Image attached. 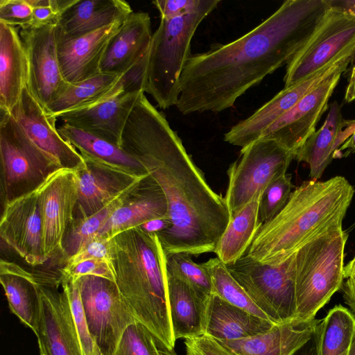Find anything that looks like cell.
<instances>
[{
	"label": "cell",
	"mask_w": 355,
	"mask_h": 355,
	"mask_svg": "<svg viewBox=\"0 0 355 355\" xmlns=\"http://www.w3.org/2000/svg\"><path fill=\"white\" fill-rule=\"evenodd\" d=\"M89 330L103 355H115L126 329L137 320L116 284L96 276L77 282Z\"/></svg>",
	"instance_id": "cell-9"
},
{
	"label": "cell",
	"mask_w": 355,
	"mask_h": 355,
	"mask_svg": "<svg viewBox=\"0 0 355 355\" xmlns=\"http://www.w3.org/2000/svg\"><path fill=\"white\" fill-rule=\"evenodd\" d=\"M120 76L99 73L85 80L69 83L66 88L44 109L51 115H56L94 104L110 97L111 90Z\"/></svg>",
	"instance_id": "cell-33"
},
{
	"label": "cell",
	"mask_w": 355,
	"mask_h": 355,
	"mask_svg": "<svg viewBox=\"0 0 355 355\" xmlns=\"http://www.w3.org/2000/svg\"><path fill=\"white\" fill-rule=\"evenodd\" d=\"M41 313L35 336L40 355H83L66 293L40 285Z\"/></svg>",
	"instance_id": "cell-19"
},
{
	"label": "cell",
	"mask_w": 355,
	"mask_h": 355,
	"mask_svg": "<svg viewBox=\"0 0 355 355\" xmlns=\"http://www.w3.org/2000/svg\"><path fill=\"white\" fill-rule=\"evenodd\" d=\"M132 10L123 0H77L62 15L58 28L69 36L97 31L120 19Z\"/></svg>",
	"instance_id": "cell-29"
},
{
	"label": "cell",
	"mask_w": 355,
	"mask_h": 355,
	"mask_svg": "<svg viewBox=\"0 0 355 355\" xmlns=\"http://www.w3.org/2000/svg\"><path fill=\"white\" fill-rule=\"evenodd\" d=\"M153 33L149 15L132 12L110 40L100 71L121 76L147 54Z\"/></svg>",
	"instance_id": "cell-23"
},
{
	"label": "cell",
	"mask_w": 355,
	"mask_h": 355,
	"mask_svg": "<svg viewBox=\"0 0 355 355\" xmlns=\"http://www.w3.org/2000/svg\"><path fill=\"white\" fill-rule=\"evenodd\" d=\"M144 92H121L94 104L55 116L75 128L119 146L126 121L139 95Z\"/></svg>",
	"instance_id": "cell-21"
},
{
	"label": "cell",
	"mask_w": 355,
	"mask_h": 355,
	"mask_svg": "<svg viewBox=\"0 0 355 355\" xmlns=\"http://www.w3.org/2000/svg\"><path fill=\"white\" fill-rule=\"evenodd\" d=\"M61 284L69 302L83 355H100L102 352L89 330L77 282H62Z\"/></svg>",
	"instance_id": "cell-39"
},
{
	"label": "cell",
	"mask_w": 355,
	"mask_h": 355,
	"mask_svg": "<svg viewBox=\"0 0 355 355\" xmlns=\"http://www.w3.org/2000/svg\"><path fill=\"white\" fill-rule=\"evenodd\" d=\"M354 192L340 175L302 182L280 212L261 225L246 254L261 263L281 264L313 238L341 227Z\"/></svg>",
	"instance_id": "cell-3"
},
{
	"label": "cell",
	"mask_w": 355,
	"mask_h": 355,
	"mask_svg": "<svg viewBox=\"0 0 355 355\" xmlns=\"http://www.w3.org/2000/svg\"><path fill=\"white\" fill-rule=\"evenodd\" d=\"M1 239L31 266L47 261L36 188L6 201L0 222Z\"/></svg>",
	"instance_id": "cell-17"
},
{
	"label": "cell",
	"mask_w": 355,
	"mask_h": 355,
	"mask_svg": "<svg viewBox=\"0 0 355 355\" xmlns=\"http://www.w3.org/2000/svg\"><path fill=\"white\" fill-rule=\"evenodd\" d=\"M332 6L338 7L347 12L348 14L355 17V0H344L334 1L330 0Z\"/></svg>",
	"instance_id": "cell-53"
},
{
	"label": "cell",
	"mask_w": 355,
	"mask_h": 355,
	"mask_svg": "<svg viewBox=\"0 0 355 355\" xmlns=\"http://www.w3.org/2000/svg\"><path fill=\"white\" fill-rule=\"evenodd\" d=\"M76 1L33 0L32 21L28 27L38 28L46 26H58L64 13Z\"/></svg>",
	"instance_id": "cell-42"
},
{
	"label": "cell",
	"mask_w": 355,
	"mask_h": 355,
	"mask_svg": "<svg viewBox=\"0 0 355 355\" xmlns=\"http://www.w3.org/2000/svg\"><path fill=\"white\" fill-rule=\"evenodd\" d=\"M171 225V221L169 216H166L150 220L140 227L144 232L148 234H159L168 229Z\"/></svg>",
	"instance_id": "cell-48"
},
{
	"label": "cell",
	"mask_w": 355,
	"mask_h": 355,
	"mask_svg": "<svg viewBox=\"0 0 355 355\" xmlns=\"http://www.w3.org/2000/svg\"><path fill=\"white\" fill-rule=\"evenodd\" d=\"M355 335V315L338 304L320 323V355H349Z\"/></svg>",
	"instance_id": "cell-34"
},
{
	"label": "cell",
	"mask_w": 355,
	"mask_h": 355,
	"mask_svg": "<svg viewBox=\"0 0 355 355\" xmlns=\"http://www.w3.org/2000/svg\"><path fill=\"white\" fill-rule=\"evenodd\" d=\"M257 306L274 324L295 320L296 302L291 259L278 265L261 263L246 253L226 266Z\"/></svg>",
	"instance_id": "cell-7"
},
{
	"label": "cell",
	"mask_w": 355,
	"mask_h": 355,
	"mask_svg": "<svg viewBox=\"0 0 355 355\" xmlns=\"http://www.w3.org/2000/svg\"><path fill=\"white\" fill-rule=\"evenodd\" d=\"M330 8V0L285 1L242 37L190 55L180 77L178 110L186 115L232 107L247 90L289 62Z\"/></svg>",
	"instance_id": "cell-1"
},
{
	"label": "cell",
	"mask_w": 355,
	"mask_h": 355,
	"mask_svg": "<svg viewBox=\"0 0 355 355\" xmlns=\"http://www.w3.org/2000/svg\"><path fill=\"white\" fill-rule=\"evenodd\" d=\"M125 19L79 36H69L57 26L59 63L67 83H78L101 73V64L108 44Z\"/></svg>",
	"instance_id": "cell-20"
},
{
	"label": "cell",
	"mask_w": 355,
	"mask_h": 355,
	"mask_svg": "<svg viewBox=\"0 0 355 355\" xmlns=\"http://www.w3.org/2000/svg\"><path fill=\"white\" fill-rule=\"evenodd\" d=\"M320 323L311 338L293 355H320Z\"/></svg>",
	"instance_id": "cell-47"
},
{
	"label": "cell",
	"mask_w": 355,
	"mask_h": 355,
	"mask_svg": "<svg viewBox=\"0 0 355 355\" xmlns=\"http://www.w3.org/2000/svg\"><path fill=\"white\" fill-rule=\"evenodd\" d=\"M347 67L339 69L304 95L269 126L259 139L274 140L294 156L315 132L318 121L328 108L329 100Z\"/></svg>",
	"instance_id": "cell-14"
},
{
	"label": "cell",
	"mask_w": 355,
	"mask_h": 355,
	"mask_svg": "<svg viewBox=\"0 0 355 355\" xmlns=\"http://www.w3.org/2000/svg\"><path fill=\"white\" fill-rule=\"evenodd\" d=\"M186 355H204L191 338L185 339Z\"/></svg>",
	"instance_id": "cell-54"
},
{
	"label": "cell",
	"mask_w": 355,
	"mask_h": 355,
	"mask_svg": "<svg viewBox=\"0 0 355 355\" xmlns=\"http://www.w3.org/2000/svg\"><path fill=\"white\" fill-rule=\"evenodd\" d=\"M62 282H76L84 276H96L116 283L113 261L103 259H89L71 266H64L60 271Z\"/></svg>",
	"instance_id": "cell-41"
},
{
	"label": "cell",
	"mask_w": 355,
	"mask_h": 355,
	"mask_svg": "<svg viewBox=\"0 0 355 355\" xmlns=\"http://www.w3.org/2000/svg\"><path fill=\"white\" fill-rule=\"evenodd\" d=\"M352 51H346L326 67L300 82L284 88L248 118L241 121L224 135V140L242 148L259 139L263 132L293 107L304 95L339 69L354 61Z\"/></svg>",
	"instance_id": "cell-13"
},
{
	"label": "cell",
	"mask_w": 355,
	"mask_h": 355,
	"mask_svg": "<svg viewBox=\"0 0 355 355\" xmlns=\"http://www.w3.org/2000/svg\"><path fill=\"white\" fill-rule=\"evenodd\" d=\"M33 0H1L0 22L21 28L31 25Z\"/></svg>",
	"instance_id": "cell-43"
},
{
	"label": "cell",
	"mask_w": 355,
	"mask_h": 355,
	"mask_svg": "<svg viewBox=\"0 0 355 355\" xmlns=\"http://www.w3.org/2000/svg\"><path fill=\"white\" fill-rule=\"evenodd\" d=\"M10 114L55 167L77 168L86 165L81 153L56 128L57 118L46 112L27 87Z\"/></svg>",
	"instance_id": "cell-18"
},
{
	"label": "cell",
	"mask_w": 355,
	"mask_h": 355,
	"mask_svg": "<svg viewBox=\"0 0 355 355\" xmlns=\"http://www.w3.org/2000/svg\"><path fill=\"white\" fill-rule=\"evenodd\" d=\"M86 165L76 168L78 218L89 216L122 193L136 189L149 176L83 154Z\"/></svg>",
	"instance_id": "cell-15"
},
{
	"label": "cell",
	"mask_w": 355,
	"mask_h": 355,
	"mask_svg": "<svg viewBox=\"0 0 355 355\" xmlns=\"http://www.w3.org/2000/svg\"><path fill=\"white\" fill-rule=\"evenodd\" d=\"M0 155L7 196L28 186L36 188L58 169L31 141L14 117L1 110Z\"/></svg>",
	"instance_id": "cell-11"
},
{
	"label": "cell",
	"mask_w": 355,
	"mask_h": 355,
	"mask_svg": "<svg viewBox=\"0 0 355 355\" xmlns=\"http://www.w3.org/2000/svg\"><path fill=\"white\" fill-rule=\"evenodd\" d=\"M341 290L345 303L355 314V284L352 285L343 284Z\"/></svg>",
	"instance_id": "cell-50"
},
{
	"label": "cell",
	"mask_w": 355,
	"mask_h": 355,
	"mask_svg": "<svg viewBox=\"0 0 355 355\" xmlns=\"http://www.w3.org/2000/svg\"><path fill=\"white\" fill-rule=\"evenodd\" d=\"M220 2L206 0L194 13L173 19L161 17L148 51L144 89L160 108L176 106L180 77L191 55L193 35L202 21Z\"/></svg>",
	"instance_id": "cell-6"
},
{
	"label": "cell",
	"mask_w": 355,
	"mask_h": 355,
	"mask_svg": "<svg viewBox=\"0 0 355 355\" xmlns=\"http://www.w3.org/2000/svg\"><path fill=\"white\" fill-rule=\"evenodd\" d=\"M345 101L347 103L355 101V64L352 69L348 84L346 87Z\"/></svg>",
	"instance_id": "cell-51"
},
{
	"label": "cell",
	"mask_w": 355,
	"mask_h": 355,
	"mask_svg": "<svg viewBox=\"0 0 355 355\" xmlns=\"http://www.w3.org/2000/svg\"><path fill=\"white\" fill-rule=\"evenodd\" d=\"M115 355H162L153 334L136 321L124 331Z\"/></svg>",
	"instance_id": "cell-38"
},
{
	"label": "cell",
	"mask_w": 355,
	"mask_h": 355,
	"mask_svg": "<svg viewBox=\"0 0 355 355\" xmlns=\"http://www.w3.org/2000/svg\"><path fill=\"white\" fill-rule=\"evenodd\" d=\"M355 153V130L352 135L336 150L334 159L345 157Z\"/></svg>",
	"instance_id": "cell-49"
},
{
	"label": "cell",
	"mask_w": 355,
	"mask_h": 355,
	"mask_svg": "<svg viewBox=\"0 0 355 355\" xmlns=\"http://www.w3.org/2000/svg\"><path fill=\"white\" fill-rule=\"evenodd\" d=\"M120 146L142 162L165 196L171 225L157 234L165 254L214 252L231 218L225 198L209 187L164 114L144 94L126 121Z\"/></svg>",
	"instance_id": "cell-2"
},
{
	"label": "cell",
	"mask_w": 355,
	"mask_h": 355,
	"mask_svg": "<svg viewBox=\"0 0 355 355\" xmlns=\"http://www.w3.org/2000/svg\"><path fill=\"white\" fill-rule=\"evenodd\" d=\"M116 284L137 322L164 347L173 350L165 253L156 234L141 227L111 239Z\"/></svg>",
	"instance_id": "cell-4"
},
{
	"label": "cell",
	"mask_w": 355,
	"mask_h": 355,
	"mask_svg": "<svg viewBox=\"0 0 355 355\" xmlns=\"http://www.w3.org/2000/svg\"><path fill=\"white\" fill-rule=\"evenodd\" d=\"M343 227L324 232L291 257L296 302L295 320L315 319L318 312L340 290L344 282L345 247Z\"/></svg>",
	"instance_id": "cell-5"
},
{
	"label": "cell",
	"mask_w": 355,
	"mask_h": 355,
	"mask_svg": "<svg viewBox=\"0 0 355 355\" xmlns=\"http://www.w3.org/2000/svg\"><path fill=\"white\" fill-rule=\"evenodd\" d=\"M76 168L51 172L36 187L42 222L46 259L62 252L65 234L74 220L78 200Z\"/></svg>",
	"instance_id": "cell-12"
},
{
	"label": "cell",
	"mask_w": 355,
	"mask_h": 355,
	"mask_svg": "<svg viewBox=\"0 0 355 355\" xmlns=\"http://www.w3.org/2000/svg\"><path fill=\"white\" fill-rule=\"evenodd\" d=\"M26 51L15 26L0 22V110L14 109L27 85Z\"/></svg>",
	"instance_id": "cell-25"
},
{
	"label": "cell",
	"mask_w": 355,
	"mask_h": 355,
	"mask_svg": "<svg viewBox=\"0 0 355 355\" xmlns=\"http://www.w3.org/2000/svg\"><path fill=\"white\" fill-rule=\"evenodd\" d=\"M168 303L173 335L196 338L206 334L207 309L209 297L166 270Z\"/></svg>",
	"instance_id": "cell-26"
},
{
	"label": "cell",
	"mask_w": 355,
	"mask_h": 355,
	"mask_svg": "<svg viewBox=\"0 0 355 355\" xmlns=\"http://www.w3.org/2000/svg\"><path fill=\"white\" fill-rule=\"evenodd\" d=\"M158 345L162 355H178L173 350L167 349L161 345L159 343Z\"/></svg>",
	"instance_id": "cell-55"
},
{
	"label": "cell",
	"mask_w": 355,
	"mask_h": 355,
	"mask_svg": "<svg viewBox=\"0 0 355 355\" xmlns=\"http://www.w3.org/2000/svg\"><path fill=\"white\" fill-rule=\"evenodd\" d=\"M168 216L165 196L149 175L135 198L127 199L110 216L95 236L111 239L128 230L157 218Z\"/></svg>",
	"instance_id": "cell-27"
},
{
	"label": "cell",
	"mask_w": 355,
	"mask_h": 355,
	"mask_svg": "<svg viewBox=\"0 0 355 355\" xmlns=\"http://www.w3.org/2000/svg\"><path fill=\"white\" fill-rule=\"evenodd\" d=\"M354 45L355 17L331 4L313 35L286 64L284 88L314 74Z\"/></svg>",
	"instance_id": "cell-10"
},
{
	"label": "cell",
	"mask_w": 355,
	"mask_h": 355,
	"mask_svg": "<svg viewBox=\"0 0 355 355\" xmlns=\"http://www.w3.org/2000/svg\"><path fill=\"white\" fill-rule=\"evenodd\" d=\"M263 191L256 193L247 205L231 215L214 252L225 266L234 263L246 253L262 225L259 205Z\"/></svg>",
	"instance_id": "cell-30"
},
{
	"label": "cell",
	"mask_w": 355,
	"mask_h": 355,
	"mask_svg": "<svg viewBox=\"0 0 355 355\" xmlns=\"http://www.w3.org/2000/svg\"><path fill=\"white\" fill-rule=\"evenodd\" d=\"M101 355H103V354H101Z\"/></svg>",
	"instance_id": "cell-56"
},
{
	"label": "cell",
	"mask_w": 355,
	"mask_h": 355,
	"mask_svg": "<svg viewBox=\"0 0 355 355\" xmlns=\"http://www.w3.org/2000/svg\"><path fill=\"white\" fill-rule=\"evenodd\" d=\"M57 26L21 28L28 64L27 88L45 108L66 88L58 55Z\"/></svg>",
	"instance_id": "cell-16"
},
{
	"label": "cell",
	"mask_w": 355,
	"mask_h": 355,
	"mask_svg": "<svg viewBox=\"0 0 355 355\" xmlns=\"http://www.w3.org/2000/svg\"><path fill=\"white\" fill-rule=\"evenodd\" d=\"M272 322L256 316L212 293L208 300L206 334L220 340H236L266 332Z\"/></svg>",
	"instance_id": "cell-28"
},
{
	"label": "cell",
	"mask_w": 355,
	"mask_h": 355,
	"mask_svg": "<svg viewBox=\"0 0 355 355\" xmlns=\"http://www.w3.org/2000/svg\"><path fill=\"white\" fill-rule=\"evenodd\" d=\"M293 159L291 153L271 139H258L243 148L240 158L232 163L227 171L225 198L231 215L286 174Z\"/></svg>",
	"instance_id": "cell-8"
},
{
	"label": "cell",
	"mask_w": 355,
	"mask_h": 355,
	"mask_svg": "<svg viewBox=\"0 0 355 355\" xmlns=\"http://www.w3.org/2000/svg\"><path fill=\"white\" fill-rule=\"evenodd\" d=\"M58 130L62 137L77 148L80 153L138 173H148L140 160L106 139L66 123Z\"/></svg>",
	"instance_id": "cell-32"
},
{
	"label": "cell",
	"mask_w": 355,
	"mask_h": 355,
	"mask_svg": "<svg viewBox=\"0 0 355 355\" xmlns=\"http://www.w3.org/2000/svg\"><path fill=\"white\" fill-rule=\"evenodd\" d=\"M206 0H156L153 3L159 10L161 17L173 19L197 12Z\"/></svg>",
	"instance_id": "cell-45"
},
{
	"label": "cell",
	"mask_w": 355,
	"mask_h": 355,
	"mask_svg": "<svg viewBox=\"0 0 355 355\" xmlns=\"http://www.w3.org/2000/svg\"><path fill=\"white\" fill-rule=\"evenodd\" d=\"M345 285H352L355 284V256L344 266Z\"/></svg>",
	"instance_id": "cell-52"
},
{
	"label": "cell",
	"mask_w": 355,
	"mask_h": 355,
	"mask_svg": "<svg viewBox=\"0 0 355 355\" xmlns=\"http://www.w3.org/2000/svg\"><path fill=\"white\" fill-rule=\"evenodd\" d=\"M0 282L10 311L35 334L41 313L40 284L17 268L1 270Z\"/></svg>",
	"instance_id": "cell-31"
},
{
	"label": "cell",
	"mask_w": 355,
	"mask_h": 355,
	"mask_svg": "<svg viewBox=\"0 0 355 355\" xmlns=\"http://www.w3.org/2000/svg\"><path fill=\"white\" fill-rule=\"evenodd\" d=\"M211 276L213 293L229 303L268 321L267 315L257 306L241 286L231 275L226 266L218 258L203 263Z\"/></svg>",
	"instance_id": "cell-36"
},
{
	"label": "cell",
	"mask_w": 355,
	"mask_h": 355,
	"mask_svg": "<svg viewBox=\"0 0 355 355\" xmlns=\"http://www.w3.org/2000/svg\"><path fill=\"white\" fill-rule=\"evenodd\" d=\"M191 339L204 355H237L220 341L207 334Z\"/></svg>",
	"instance_id": "cell-46"
},
{
	"label": "cell",
	"mask_w": 355,
	"mask_h": 355,
	"mask_svg": "<svg viewBox=\"0 0 355 355\" xmlns=\"http://www.w3.org/2000/svg\"><path fill=\"white\" fill-rule=\"evenodd\" d=\"M165 266L168 272L187 282L206 297L213 293L212 282L207 268L203 263H195L190 254L174 253L166 255Z\"/></svg>",
	"instance_id": "cell-37"
},
{
	"label": "cell",
	"mask_w": 355,
	"mask_h": 355,
	"mask_svg": "<svg viewBox=\"0 0 355 355\" xmlns=\"http://www.w3.org/2000/svg\"><path fill=\"white\" fill-rule=\"evenodd\" d=\"M320 321L295 320L275 324L259 335L220 342L237 355H293L311 338Z\"/></svg>",
	"instance_id": "cell-24"
},
{
	"label": "cell",
	"mask_w": 355,
	"mask_h": 355,
	"mask_svg": "<svg viewBox=\"0 0 355 355\" xmlns=\"http://www.w3.org/2000/svg\"><path fill=\"white\" fill-rule=\"evenodd\" d=\"M89 259L113 261L112 239L98 236L93 237L77 253L66 260L64 266H71Z\"/></svg>",
	"instance_id": "cell-44"
},
{
	"label": "cell",
	"mask_w": 355,
	"mask_h": 355,
	"mask_svg": "<svg viewBox=\"0 0 355 355\" xmlns=\"http://www.w3.org/2000/svg\"><path fill=\"white\" fill-rule=\"evenodd\" d=\"M354 130L355 119H345L340 105L334 101L330 105L322 125L295 153L293 159L306 162L311 180H318L333 160L336 150Z\"/></svg>",
	"instance_id": "cell-22"
},
{
	"label": "cell",
	"mask_w": 355,
	"mask_h": 355,
	"mask_svg": "<svg viewBox=\"0 0 355 355\" xmlns=\"http://www.w3.org/2000/svg\"><path fill=\"white\" fill-rule=\"evenodd\" d=\"M293 187L291 175L286 173L266 188L259 205V218L262 224L272 220L284 207Z\"/></svg>",
	"instance_id": "cell-40"
},
{
	"label": "cell",
	"mask_w": 355,
	"mask_h": 355,
	"mask_svg": "<svg viewBox=\"0 0 355 355\" xmlns=\"http://www.w3.org/2000/svg\"><path fill=\"white\" fill-rule=\"evenodd\" d=\"M137 188L122 193L89 216L74 219L62 243L61 252L66 260L77 253L88 241L97 234L112 213Z\"/></svg>",
	"instance_id": "cell-35"
}]
</instances>
